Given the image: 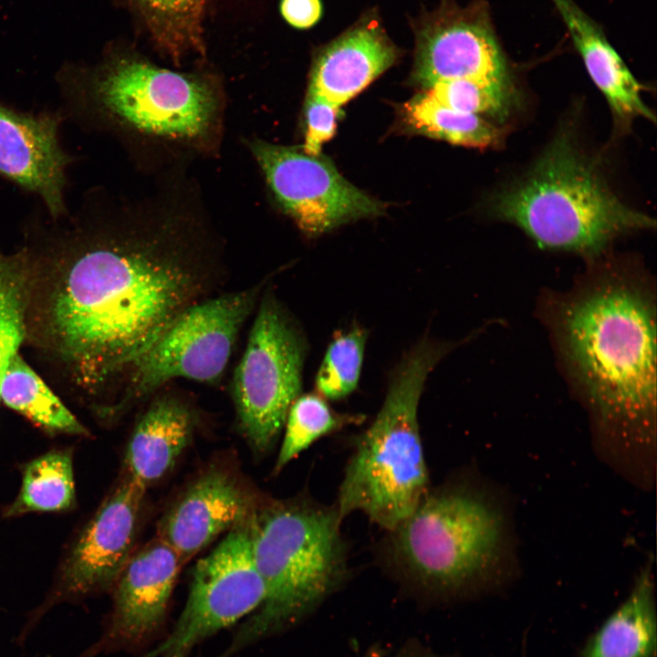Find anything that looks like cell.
I'll return each mask as SVG.
<instances>
[{
	"label": "cell",
	"instance_id": "obj_22",
	"mask_svg": "<svg viewBox=\"0 0 657 657\" xmlns=\"http://www.w3.org/2000/svg\"><path fill=\"white\" fill-rule=\"evenodd\" d=\"M402 114L409 130L455 145L484 149L503 138V130L485 119L446 107L426 91L406 102Z\"/></svg>",
	"mask_w": 657,
	"mask_h": 657
},
{
	"label": "cell",
	"instance_id": "obj_15",
	"mask_svg": "<svg viewBox=\"0 0 657 657\" xmlns=\"http://www.w3.org/2000/svg\"><path fill=\"white\" fill-rule=\"evenodd\" d=\"M182 564L158 537L132 553L114 584L110 622L93 652L135 647L151 638L164 621Z\"/></svg>",
	"mask_w": 657,
	"mask_h": 657
},
{
	"label": "cell",
	"instance_id": "obj_3",
	"mask_svg": "<svg viewBox=\"0 0 657 657\" xmlns=\"http://www.w3.org/2000/svg\"><path fill=\"white\" fill-rule=\"evenodd\" d=\"M489 204L491 214L520 228L538 247L590 259L617 238L655 226L651 216L614 194L569 133H559Z\"/></svg>",
	"mask_w": 657,
	"mask_h": 657
},
{
	"label": "cell",
	"instance_id": "obj_14",
	"mask_svg": "<svg viewBox=\"0 0 657 657\" xmlns=\"http://www.w3.org/2000/svg\"><path fill=\"white\" fill-rule=\"evenodd\" d=\"M412 78L425 89L456 78L512 84L488 8L480 3L454 9L425 28Z\"/></svg>",
	"mask_w": 657,
	"mask_h": 657
},
{
	"label": "cell",
	"instance_id": "obj_24",
	"mask_svg": "<svg viewBox=\"0 0 657 657\" xmlns=\"http://www.w3.org/2000/svg\"><path fill=\"white\" fill-rule=\"evenodd\" d=\"M29 262L26 248L0 253V385L11 359L26 339Z\"/></svg>",
	"mask_w": 657,
	"mask_h": 657
},
{
	"label": "cell",
	"instance_id": "obj_25",
	"mask_svg": "<svg viewBox=\"0 0 657 657\" xmlns=\"http://www.w3.org/2000/svg\"><path fill=\"white\" fill-rule=\"evenodd\" d=\"M361 419L360 415L334 412L322 396L314 393L299 395L289 408L286 419L276 471L281 470L319 438L358 423Z\"/></svg>",
	"mask_w": 657,
	"mask_h": 657
},
{
	"label": "cell",
	"instance_id": "obj_13",
	"mask_svg": "<svg viewBox=\"0 0 657 657\" xmlns=\"http://www.w3.org/2000/svg\"><path fill=\"white\" fill-rule=\"evenodd\" d=\"M60 110L25 112L0 101V176L38 197L47 215L68 214V168L76 157L60 141Z\"/></svg>",
	"mask_w": 657,
	"mask_h": 657
},
{
	"label": "cell",
	"instance_id": "obj_10",
	"mask_svg": "<svg viewBox=\"0 0 657 657\" xmlns=\"http://www.w3.org/2000/svg\"><path fill=\"white\" fill-rule=\"evenodd\" d=\"M250 516L197 561L183 610L147 657H189L203 641L260 607L265 588L253 558Z\"/></svg>",
	"mask_w": 657,
	"mask_h": 657
},
{
	"label": "cell",
	"instance_id": "obj_9",
	"mask_svg": "<svg viewBox=\"0 0 657 657\" xmlns=\"http://www.w3.org/2000/svg\"><path fill=\"white\" fill-rule=\"evenodd\" d=\"M257 295L254 287L187 308L134 364L126 391L110 412L122 411L174 378L217 381Z\"/></svg>",
	"mask_w": 657,
	"mask_h": 657
},
{
	"label": "cell",
	"instance_id": "obj_27",
	"mask_svg": "<svg viewBox=\"0 0 657 657\" xmlns=\"http://www.w3.org/2000/svg\"><path fill=\"white\" fill-rule=\"evenodd\" d=\"M156 38L172 53L199 46L204 0H134Z\"/></svg>",
	"mask_w": 657,
	"mask_h": 657
},
{
	"label": "cell",
	"instance_id": "obj_19",
	"mask_svg": "<svg viewBox=\"0 0 657 657\" xmlns=\"http://www.w3.org/2000/svg\"><path fill=\"white\" fill-rule=\"evenodd\" d=\"M195 425L190 408L161 397L140 417L125 451V475L147 489L174 466L190 443Z\"/></svg>",
	"mask_w": 657,
	"mask_h": 657
},
{
	"label": "cell",
	"instance_id": "obj_28",
	"mask_svg": "<svg viewBox=\"0 0 657 657\" xmlns=\"http://www.w3.org/2000/svg\"><path fill=\"white\" fill-rule=\"evenodd\" d=\"M425 91L451 109L504 120L513 102V85L456 78L434 83Z\"/></svg>",
	"mask_w": 657,
	"mask_h": 657
},
{
	"label": "cell",
	"instance_id": "obj_5",
	"mask_svg": "<svg viewBox=\"0 0 657 657\" xmlns=\"http://www.w3.org/2000/svg\"><path fill=\"white\" fill-rule=\"evenodd\" d=\"M449 349L422 339L395 369L382 406L346 465L335 505L341 521L360 511L391 531L429 491L418 405L429 373Z\"/></svg>",
	"mask_w": 657,
	"mask_h": 657
},
{
	"label": "cell",
	"instance_id": "obj_7",
	"mask_svg": "<svg viewBox=\"0 0 657 657\" xmlns=\"http://www.w3.org/2000/svg\"><path fill=\"white\" fill-rule=\"evenodd\" d=\"M384 557L403 579L434 593L460 590L497 561L502 517L474 490L428 491L414 511L388 531Z\"/></svg>",
	"mask_w": 657,
	"mask_h": 657
},
{
	"label": "cell",
	"instance_id": "obj_12",
	"mask_svg": "<svg viewBox=\"0 0 657 657\" xmlns=\"http://www.w3.org/2000/svg\"><path fill=\"white\" fill-rule=\"evenodd\" d=\"M145 491L124 474L69 548L54 600L89 595L115 584L132 554Z\"/></svg>",
	"mask_w": 657,
	"mask_h": 657
},
{
	"label": "cell",
	"instance_id": "obj_21",
	"mask_svg": "<svg viewBox=\"0 0 657 657\" xmlns=\"http://www.w3.org/2000/svg\"><path fill=\"white\" fill-rule=\"evenodd\" d=\"M0 400L50 433L86 435L87 429L19 355L8 363Z\"/></svg>",
	"mask_w": 657,
	"mask_h": 657
},
{
	"label": "cell",
	"instance_id": "obj_23",
	"mask_svg": "<svg viewBox=\"0 0 657 657\" xmlns=\"http://www.w3.org/2000/svg\"><path fill=\"white\" fill-rule=\"evenodd\" d=\"M75 502L71 453L55 450L29 462L24 468L20 491L5 510V516L28 512H57Z\"/></svg>",
	"mask_w": 657,
	"mask_h": 657
},
{
	"label": "cell",
	"instance_id": "obj_17",
	"mask_svg": "<svg viewBox=\"0 0 657 657\" xmlns=\"http://www.w3.org/2000/svg\"><path fill=\"white\" fill-rule=\"evenodd\" d=\"M397 50L373 25L351 30L328 46L310 72L307 94L339 108L389 68Z\"/></svg>",
	"mask_w": 657,
	"mask_h": 657
},
{
	"label": "cell",
	"instance_id": "obj_6",
	"mask_svg": "<svg viewBox=\"0 0 657 657\" xmlns=\"http://www.w3.org/2000/svg\"><path fill=\"white\" fill-rule=\"evenodd\" d=\"M56 80L65 120L79 127L114 123L193 138L206 130L215 110L203 81L125 55H110L96 66L67 63Z\"/></svg>",
	"mask_w": 657,
	"mask_h": 657
},
{
	"label": "cell",
	"instance_id": "obj_2",
	"mask_svg": "<svg viewBox=\"0 0 657 657\" xmlns=\"http://www.w3.org/2000/svg\"><path fill=\"white\" fill-rule=\"evenodd\" d=\"M551 328L568 378L600 428L625 440L653 439L656 308L641 272L596 268L555 300Z\"/></svg>",
	"mask_w": 657,
	"mask_h": 657
},
{
	"label": "cell",
	"instance_id": "obj_30",
	"mask_svg": "<svg viewBox=\"0 0 657 657\" xmlns=\"http://www.w3.org/2000/svg\"><path fill=\"white\" fill-rule=\"evenodd\" d=\"M280 9L284 18L297 28L310 27L321 16L319 0H282Z\"/></svg>",
	"mask_w": 657,
	"mask_h": 657
},
{
	"label": "cell",
	"instance_id": "obj_18",
	"mask_svg": "<svg viewBox=\"0 0 657 657\" xmlns=\"http://www.w3.org/2000/svg\"><path fill=\"white\" fill-rule=\"evenodd\" d=\"M562 17L591 80L605 97L622 127L641 117L655 116L641 99L643 86L608 41L597 24L574 0H550Z\"/></svg>",
	"mask_w": 657,
	"mask_h": 657
},
{
	"label": "cell",
	"instance_id": "obj_4",
	"mask_svg": "<svg viewBox=\"0 0 657 657\" xmlns=\"http://www.w3.org/2000/svg\"><path fill=\"white\" fill-rule=\"evenodd\" d=\"M341 522L335 506L307 498L254 509L251 547L265 598L220 657L297 620L337 589L347 572Z\"/></svg>",
	"mask_w": 657,
	"mask_h": 657
},
{
	"label": "cell",
	"instance_id": "obj_16",
	"mask_svg": "<svg viewBox=\"0 0 657 657\" xmlns=\"http://www.w3.org/2000/svg\"><path fill=\"white\" fill-rule=\"evenodd\" d=\"M253 511L234 475L213 468L193 481L162 517L157 537L184 563Z\"/></svg>",
	"mask_w": 657,
	"mask_h": 657
},
{
	"label": "cell",
	"instance_id": "obj_1",
	"mask_svg": "<svg viewBox=\"0 0 657 657\" xmlns=\"http://www.w3.org/2000/svg\"><path fill=\"white\" fill-rule=\"evenodd\" d=\"M26 235V338L89 395L129 375L211 277L183 245L109 223L90 197Z\"/></svg>",
	"mask_w": 657,
	"mask_h": 657
},
{
	"label": "cell",
	"instance_id": "obj_8",
	"mask_svg": "<svg viewBox=\"0 0 657 657\" xmlns=\"http://www.w3.org/2000/svg\"><path fill=\"white\" fill-rule=\"evenodd\" d=\"M306 344L274 297L261 303L235 369L233 397L242 433L256 453L276 442L299 396Z\"/></svg>",
	"mask_w": 657,
	"mask_h": 657
},
{
	"label": "cell",
	"instance_id": "obj_20",
	"mask_svg": "<svg viewBox=\"0 0 657 657\" xmlns=\"http://www.w3.org/2000/svg\"><path fill=\"white\" fill-rule=\"evenodd\" d=\"M653 585L648 573L586 645L582 657H652L656 649Z\"/></svg>",
	"mask_w": 657,
	"mask_h": 657
},
{
	"label": "cell",
	"instance_id": "obj_11",
	"mask_svg": "<svg viewBox=\"0 0 657 657\" xmlns=\"http://www.w3.org/2000/svg\"><path fill=\"white\" fill-rule=\"evenodd\" d=\"M250 148L278 203L308 235L385 211L384 203L347 181L321 154L259 140Z\"/></svg>",
	"mask_w": 657,
	"mask_h": 657
},
{
	"label": "cell",
	"instance_id": "obj_26",
	"mask_svg": "<svg viewBox=\"0 0 657 657\" xmlns=\"http://www.w3.org/2000/svg\"><path fill=\"white\" fill-rule=\"evenodd\" d=\"M366 340L367 333L360 327L334 337L316 376V388L323 398L340 400L357 388Z\"/></svg>",
	"mask_w": 657,
	"mask_h": 657
},
{
	"label": "cell",
	"instance_id": "obj_29",
	"mask_svg": "<svg viewBox=\"0 0 657 657\" xmlns=\"http://www.w3.org/2000/svg\"><path fill=\"white\" fill-rule=\"evenodd\" d=\"M339 108L311 94L306 99V137L302 150L310 155H319L324 142L333 137Z\"/></svg>",
	"mask_w": 657,
	"mask_h": 657
}]
</instances>
